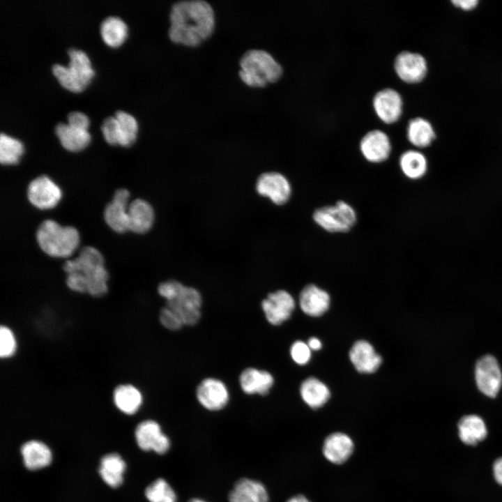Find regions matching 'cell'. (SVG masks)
Returning a JSON list of instances; mask_svg holds the SVG:
<instances>
[{
    "label": "cell",
    "mask_w": 502,
    "mask_h": 502,
    "mask_svg": "<svg viewBox=\"0 0 502 502\" xmlns=\"http://www.w3.org/2000/svg\"><path fill=\"white\" fill-rule=\"evenodd\" d=\"M354 445L347 434L336 432L330 434L324 441L323 453L331 463L341 464L351 455Z\"/></svg>",
    "instance_id": "obj_21"
},
{
    "label": "cell",
    "mask_w": 502,
    "mask_h": 502,
    "mask_svg": "<svg viewBox=\"0 0 502 502\" xmlns=\"http://www.w3.org/2000/svg\"><path fill=\"white\" fill-rule=\"evenodd\" d=\"M36 238L40 248L52 257H70L79 243L78 231L72 226H61L53 220H45L39 225Z\"/></svg>",
    "instance_id": "obj_5"
},
{
    "label": "cell",
    "mask_w": 502,
    "mask_h": 502,
    "mask_svg": "<svg viewBox=\"0 0 502 502\" xmlns=\"http://www.w3.org/2000/svg\"><path fill=\"white\" fill-rule=\"evenodd\" d=\"M299 305L305 314L311 317H319L328 309L330 296L324 289L310 284L301 291Z\"/></svg>",
    "instance_id": "obj_20"
},
{
    "label": "cell",
    "mask_w": 502,
    "mask_h": 502,
    "mask_svg": "<svg viewBox=\"0 0 502 502\" xmlns=\"http://www.w3.org/2000/svg\"><path fill=\"white\" fill-rule=\"evenodd\" d=\"M159 321L165 328L170 330H178L184 326L179 317L167 305L160 309Z\"/></svg>",
    "instance_id": "obj_38"
},
{
    "label": "cell",
    "mask_w": 502,
    "mask_h": 502,
    "mask_svg": "<svg viewBox=\"0 0 502 502\" xmlns=\"http://www.w3.org/2000/svg\"><path fill=\"white\" fill-rule=\"evenodd\" d=\"M493 475L496 481L502 485V457L498 458L493 464Z\"/></svg>",
    "instance_id": "obj_42"
},
{
    "label": "cell",
    "mask_w": 502,
    "mask_h": 502,
    "mask_svg": "<svg viewBox=\"0 0 502 502\" xmlns=\"http://www.w3.org/2000/svg\"><path fill=\"white\" fill-rule=\"evenodd\" d=\"M460 440L468 446H475L483 441L487 435L484 420L476 414L464 416L457 424Z\"/></svg>",
    "instance_id": "obj_25"
},
{
    "label": "cell",
    "mask_w": 502,
    "mask_h": 502,
    "mask_svg": "<svg viewBox=\"0 0 502 502\" xmlns=\"http://www.w3.org/2000/svg\"><path fill=\"white\" fill-rule=\"evenodd\" d=\"M104 139L111 145L118 144L119 137V126L114 116L105 118L100 126Z\"/></svg>",
    "instance_id": "obj_37"
},
{
    "label": "cell",
    "mask_w": 502,
    "mask_h": 502,
    "mask_svg": "<svg viewBox=\"0 0 502 502\" xmlns=\"http://www.w3.org/2000/svg\"><path fill=\"white\" fill-rule=\"evenodd\" d=\"M314 221L328 232H347L356 224L357 215L354 208L344 201H338L335 205L325 206L314 211Z\"/></svg>",
    "instance_id": "obj_7"
},
{
    "label": "cell",
    "mask_w": 502,
    "mask_h": 502,
    "mask_svg": "<svg viewBox=\"0 0 502 502\" xmlns=\"http://www.w3.org/2000/svg\"><path fill=\"white\" fill-rule=\"evenodd\" d=\"M399 165L403 174L412 180L423 178L428 168L425 155L416 150L404 151L400 157Z\"/></svg>",
    "instance_id": "obj_30"
},
{
    "label": "cell",
    "mask_w": 502,
    "mask_h": 502,
    "mask_svg": "<svg viewBox=\"0 0 502 502\" xmlns=\"http://www.w3.org/2000/svg\"><path fill=\"white\" fill-rule=\"evenodd\" d=\"M229 502H251L241 492L233 489L229 494Z\"/></svg>",
    "instance_id": "obj_43"
},
{
    "label": "cell",
    "mask_w": 502,
    "mask_h": 502,
    "mask_svg": "<svg viewBox=\"0 0 502 502\" xmlns=\"http://www.w3.org/2000/svg\"><path fill=\"white\" fill-rule=\"evenodd\" d=\"M138 446L143 450H153L158 454L166 453L170 448V440L155 420H146L139 423L135 432Z\"/></svg>",
    "instance_id": "obj_11"
},
{
    "label": "cell",
    "mask_w": 502,
    "mask_h": 502,
    "mask_svg": "<svg viewBox=\"0 0 502 502\" xmlns=\"http://www.w3.org/2000/svg\"><path fill=\"white\" fill-rule=\"evenodd\" d=\"M114 116L119 126V137L118 144L122 146H130L136 140L138 130V124L135 118L130 114L117 110Z\"/></svg>",
    "instance_id": "obj_32"
},
{
    "label": "cell",
    "mask_w": 502,
    "mask_h": 502,
    "mask_svg": "<svg viewBox=\"0 0 502 502\" xmlns=\"http://www.w3.org/2000/svg\"><path fill=\"white\" fill-rule=\"evenodd\" d=\"M17 350V341L13 330L6 325L0 328V356L3 359L13 357Z\"/></svg>",
    "instance_id": "obj_36"
},
{
    "label": "cell",
    "mask_w": 502,
    "mask_h": 502,
    "mask_svg": "<svg viewBox=\"0 0 502 502\" xmlns=\"http://www.w3.org/2000/svg\"><path fill=\"white\" fill-rule=\"evenodd\" d=\"M452 5L457 8H459L463 10L470 11L474 10L479 3L477 0H455L452 1Z\"/></svg>",
    "instance_id": "obj_41"
},
{
    "label": "cell",
    "mask_w": 502,
    "mask_h": 502,
    "mask_svg": "<svg viewBox=\"0 0 502 502\" xmlns=\"http://www.w3.org/2000/svg\"><path fill=\"white\" fill-rule=\"evenodd\" d=\"M300 393L303 401L312 409L322 406L330 395L328 388L314 377L307 378L303 381Z\"/></svg>",
    "instance_id": "obj_29"
},
{
    "label": "cell",
    "mask_w": 502,
    "mask_h": 502,
    "mask_svg": "<svg viewBox=\"0 0 502 502\" xmlns=\"http://www.w3.org/2000/svg\"><path fill=\"white\" fill-rule=\"evenodd\" d=\"M145 495L149 502H177L174 490L163 478H158L145 489Z\"/></svg>",
    "instance_id": "obj_35"
},
{
    "label": "cell",
    "mask_w": 502,
    "mask_h": 502,
    "mask_svg": "<svg viewBox=\"0 0 502 502\" xmlns=\"http://www.w3.org/2000/svg\"><path fill=\"white\" fill-rule=\"evenodd\" d=\"M409 142L418 148L429 146L436 139V132L432 123L422 117L411 119L406 128Z\"/></svg>",
    "instance_id": "obj_26"
},
{
    "label": "cell",
    "mask_w": 502,
    "mask_h": 502,
    "mask_svg": "<svg viewBox=\"0 0 502 502\" xmlns=\"http://www.w3.org/2000/svg\"><path fill=\"white\" fill-rule=\"evenodd\" d=\"M196 397L204 408L216 411L227 406L229 400V393L223 381L216 378L208 377L197 386Z\"/></svg>",
    "instance_id": "obj_10"
},
{
    "label": "cell",
    "mask_w": 502,
    "mask_h": 502,
    "mask_svg": "<svg viewBox=\"0 0 502 502\" xmlns=\"http://www.w3.org/2000/svg\"><path fill=\"white\" fill-rule=\"evenodd\" d=\"M287 502H310L307 498L303 495H297L291 497Z\"/></svg>",
    "instance_id": "obj_45"
},
{
    "label": "cell",
    "mask_w": 502,
    "mask_h": 502,
    "mask_svg": "<svg viewBox=\"0 0 502 502\" xmlns=\"http://www.w3.org/2000/svg\"><path fill=\"white\" fill-rule=\"evenodd\" d=\"M349 358L356 370L362 373H373L380 366L381 357L365 340H358L349 351Z\"/></svg>",
    "instance_id": "obj_19"
},
{
    "label": "cell",
    "mask_w": 502,
    "mask_h": 502,
    "mask_svg": "<svg viewBox=\"0 0 502 502\" xmlns=\"http://www.w3.org/2000/svg\"><path fill=\"white\" fill-rule=\"evenodd\" d=\"M234 489L244 494L251 502H268L266 489L259 481L247 478L237 480Z\"/></svg>",
    "instance_id": "obj_34"
},
{
    "label": "cell",
    "mask_w": 502,
    "mask_h": 502,
    "mask_svg": "<svg viewBox=\"0 0 502 502\" xmlns=\"http://www.w3.org/2000/svg\"><path fill=\"white\" fill-rule=\"evenodd\" d=\"M67 52L69 56L68 66L54 63L52 66V71L63 87L79 92L89 84L95 72L88 55L83 50L70 47Z\"/></svg>",
    "instance_id": "obj_6"
},
{
    "label": "cell",
    "mask_w": 502,
    "mask_h": 502,
    "mask_svg": "<svg viewBox=\"0 0 502 502\" xmlns=\"http://www.w3.org/2000/svg\"><path fill=\"white\" fill-rule=\"evenodd\" d=\"M115 406L127 415L136 413L143 403V395L140 390L131 383H121L112 392Z\"/></svg>",
    "instance_id": "obj_23"
},
{
    "label": "cell",
    "mask_w": 502,
    "mask_h": 502,
    "mask_svg": "<svg viewBox=\"0 0 502 502\" xmlns=\"http://www.w3.org/2000/svg\"><path fill=\"white\" fill-rule=\"evenodd\" d=\"M307 345L310 349L317 351L321 348V342L317 337H311L309 339Z\"/></svg>",
    "instance_id": "obj_44"
},
{
    "label": "cell",
    "mask_w": 502,
    "mask_h": 502,
    "mask_svg": "<svg viewBox=\"0 0 502 502\" xmlns=\"http://www.w3.org/2000/svg\"><path fill=\"white\" fill-rule=\"evenodd\" d=\"M126 464L116 453H110L103 456L100 460L99 473L102 479L109 487L116 488L123 482V473Z\"/></svg>",
    "instance_id": "obj_28"
},
{
    "label": "cell",
    "mask_w": 502,
    "mask_h": 502,
    "mask_svg": "<svg viewBox=\"0 0 502 502\" xmlns=\"http://www.w3.org/2000/svg\"><path fill=\"white\" fill-rule=\"evenodd\" d=\"M239 77L250 87H264L277 82L282 75L280 64L268 52L250 50L240 60Z\"/></svg>",
    "instance_id": "obj_4"
},
{
    "label": "cell",
    "mask_w": 502,
    "mask_h": 502,
    "mask_svg": "<svg viewBox=\"0 0 502 502\" xmlns=\"http://www.w3.org/2000/svg\"><path fill=\"white\" fill-rule=\"evenodd\" d=\"M62 197L61 188L47 176L41 175L33 179L27 188L29 202L40 210L54 208Z\"/></svg>",
    "instance_id": "obj_9"
},
{
    "label": "cell",
    "mask_w": 502,
    "mask_h": 502,
    "mask_svg": "<svg viewBox=\"0 0 502 502\" xmlns=\"http://www.w3.org/2000/svg\"><path fill=\"white\" fill-rule=\"evenodd\" d=\"M68 123L75 128L87 130L89 126V119L83 112L71 111L67 115Z\"/></svg>",
    "instance_id": "obj_40"
},
{
    "label": "cell",
    "mask_w": 502,
    "mask_h": 502,
    "mask_svg": "<svg viewBox=\"0 0 502 502\" xmlns=\"http://www.w3.org/2000/svg\"><path fill=\"white\" fill-rule=\"evenodd\" d=\"M295 307L292 296L285 290H277L268 294L261 301V309L266 320L278 326L287 320Z\"/></svg>",
    "instance_id": "obj_13"
},
{
    "label": "cell",
    "mask_w": 502,
    "mask_h": 502,
    "mask_svg": "<svg viewBox=\"0 0 502 502\" xmlns=\"http://www.w3.org/2000/svg\"><path fill=\"white\" fill-rule=\"evenodd\" d=\"M474 378L478 390L490 398L498 395L502 387V370L494 356L480 357L474 367Z\"/></svg>",
    "instance_id": "obj_8"
},
{
    "label": "cell",
    "mask_w": 502,
    "mask_h": 502,
    "mask_svg": "<svg viewBox=\"0 0 502 502\" xmlns=\"http://www.w3.org/2000/svg\"><path fill=\"white\" fill-rule=\"evenodd\" d=\"M373 107L377 116L383 122L393 123L398 121L402 114V96L393 89H383L374 95Z\"/></svg>",
    "instance_id": "obj_16"
},
{
    "label": "cell",
    "mask_w": 502,
    "mask_h": 502,
    "mask_svg": "<svg viewBox=\"0 0 502 502\" xmlns=\"http://www.w3.org/2000/svg\"><path fill=\"white\" fill-rule=\"evenodd\" d=\"M290 354L294 361L301 365L307 363L311 357L310 349L308 345L299 340L291 345Z\"/></svg>",
    "instance_id": "obj_39"
},
{
    "label": "cell",
    "mask_w": 502,
    "mask_h": 502,
    "mask_svg": "<svg viewBox=\"0 0 502 502\" xmlns=\"http://www.w3.org/2000/svg\"><path fill=\"white\" fill-rule=\"evenodd\" d=\"M170 40L188 47H197L208 38L215 28L212 6L202 0L181 1L172 6Z\"/></svg>",
    "instance_id": "obj_1"
},
{
    "label": "cell",
    "mask_w": 502,
    "mask_h": 502,
    "mask_svg": "<svg viewBox=\"0 0 502 502\" xmlns=\"http://www.w3.org/2000/svg\"><path fill=\"white\" fill-rule=\"evenodd\" d=\"M25 466L30 470L40 469L49 465L52 453L49 448L38 441H29L21 448Z\"/></svg>",
    "instance_id": "obj_27"
},
{
    "label": "cell",
    "mask_w": 502,
    "mask_h": 502,
    "mask_svg": "<svg viewBox=\"0 0 502 502\" xmlns=\"http://www.w3.org/2000/svg\"><path fill=\"white\" fill-rule=\"evenodd\" d=\"M54 131L62 146L70 151H79L91 141V135L87 130L77 128L68 123L59 122Z\"/></svg>",
    "instance_id": "obj_24"
},
{
    "label": "cell",
    "mask_w": 502,
    "mask_h": 502,
    "mask_svg": "<svg viewBox=\"0 0 502 502\" xmlns=\"http://www.w3.org/2000/svg\"><path fill=\"white\" fill-rule=\"evenodd\" d=\"M239 383L245 394L264 396L268 394L272 388L274 378L268 371L248 367L241 373Z\"/></svg>",
    "instance_id": "obj_18"
},
{
    "label": "cell",
    "mask_w": 502,
    "mask_h": 502,
    "mask_svg": "<svg viewBox=\"0 0 502 502\" xmlns=\"http://www.w3.org/2000/svg\"><path fill=\"white\" fill-rule=\"evenodd\" d=\"M66 274L77 273L84 280L87 293L93 298H100L108 291L109 273L105 267L100 252L92 246H86L74 259L67 260L63 265Z\"/></svg>",
    "instance_id": "obj_2"
},
{
    "label": "cell",
    "mask_w": 502,
    "mask_h": 502,
    "mask_svg": "<svg viewBox=\"0 0 502 502\" xmlns=\"http://www.w3.org/2000/svg\"><path fill=\"white\" fill-rule=\"evenodd\" d=\"M159 295L166 300V305L181 319L184 326H194L201 318L202 299L195 288L176 280L163 282L158 287Z\"/></svg>",
    "instance_id": "obj_3"
},
{
    "label": "cell",
    "mask_w": 502,
    "mask_h": 502,
    "mask_svg": "<svg viewBox=\"0 0 502 502\" xmlns=\"http://www.w3.org/2000/svg\"><path fill=\"white\" fill-rule=\"evenodd\" d=\"M100 31L104 42L109 46L115 47L125 40L128 34V26L119 16L109 15L101 22Z\"/></svg>",
    "instance_id": "obj_31"
},
{
    "label": "cell",
    "mask_w": 502,
    "mask_h": 502,
    "mask_svg": "<svg viewBox=\"0 0 502 502\" xmlns=\"http://www.w3.org/2000/svg\"><path fill=\"white\" fill-rule=\"evenodd\" d=\"M188 502H206V501H205L202 499H200L194 498V499H191Z\"/></svg>",
    "instance_id": "obj_46"
},
{
    "label": "cell",
    "mask_w": 502,
    "mask_h": 502,
    "mask_svg": "<svg viewBox=\"0 0 502 502\" xmlns=\"http://www.w3.org/2000/svg\"><path fill=\"white\" fill-rule=\"evenodd\" d=\"M130 192L127 189L120 188L115 191L112 201L105 206L104 219L110 229L117 233H124L128 229V199Z\"/></svg>",
    "instance_id": "obj_15"
},
{
    "label": "cell",
    "mask_w": 502,
    "mask_h": 502,
    "mask_svg": "<svg viewBox=\"0 0 502 502\" xmlns=\"http://www.w3.org/2000/svg\"><path fill=\"white\" fill-rule=\"evenodd\" d=\"M360 151L367 161L379 163L388 158L391 153V143L386 133L380 130H373L361 139Z\"/></svg>",
    "instance_id": "obj_17"
},
{
    "label": "cell",
    "mask_w": 502,
    "mask_h": 502,
    "mask_svg": "<svg viewBox=\"0 0 502 502\" xmlns=\"http://www.w3.org/2000/svg\"><path fill=\"white\" fill-rule=\"evenodd\" d=\"M397 75L408 84H417L424 79L427 73V63L425 57L417 52L403 51L394 61Z\"/></svg>",
    "instance_id": "obj_12"
},
{
    "label": "cell",
    "mask_w": 502,
    "mask_h": 502,
    "mask_svg": "<svg viewBox=\"0 0 502 502\" xmlns=\"http://www.w3.org/2000/svg\"><path fill=\"white\" fill-rule=\"evenodd\" d=\"M256 188L259 195L268 197L277 205L285 204L291 193L290 183L284 175L277 172L262 174L257 179Z\"/></svg>",
    "instance_id": "obj_14"
},
{
    "label": "cell",
    "mask_w": 502,
    "mask_h": 502,
    "mask_svg": "<svg viewBox=\"0 0 502 502\" xmlns=\"http://www.w3.org/2000/svg\"><path fill=\"white\" fill-rule=\"evenodd\" d=\"M128 229L137 234L148 231L154 222V211L151 205L142 199H136L129 204Z\"/></svg>",
    "instance_id": "obj_22"
},
{
    "label": "cell",
    "mask_w": 502,
    "mask_h": 502,
    "mask_svg": "<svg viewBox=\"0 0 502 502\" xmlns=\"http://www.w3.org/2000/svg\"><path fill=\"white\" fill-rule=\"evenodd\" d=\"M24 153V146L20 140L3 132L0 135V162L4 165L18 163Z\"/></svg>",
    "instance_id": "obj_33"
}]
</instances>
